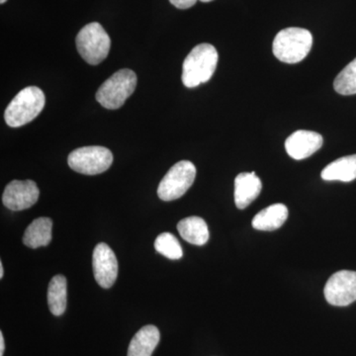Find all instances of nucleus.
Listing matches in <instances>:
<instances>
[{
	"instance_id": "7ed1b4c3",
	"label": "nucleus",
	"mask_w": 356,
	"mask_h": 356,
	"mask_svg": "<svg viewBox=\"0 0 356 356\" xmlns=\"http://www.w3.org/2000/svg\"><path fill=\"white\" fill-rule=\"evenodd\" d=\"M313 35L303 28L290 27L281 30L273 44L274 56L286 64H297L310 53Z\"/></svg>"
},
{
	"instance_id": "39448f33",
	"label": "nucleus",
	"mask_w": 356,
	"mask_h": 356,
	"mask_svg": "<svg viewBox=\"0 0 356 356\" xmlns=\"http://www.w3.org/2000/svg\"><path fill=\"white\" fill-rule=\"evenodd\" d=\"M76 43L81 57L91 65L102 63L108 56L111 47L109 35L97 22L84 26L77 34Z\"/></svg>"
},
{
	"instance_id": "9d476101",
	"label": "nucleus",
	"mask_w": 356,
	"mask_h": 356,
	"mask_svg": "<svg viewBox=\"0 0 356 356\" xmlns=\"http://www.w3.org/2000/svg\"><path fill=\"white\" fill-rule=\"evenodd\" d=\"M93 273L96 282L105 289L113 286L118 275V261L108 245L98 243L93 250Z\"/></svg>"
},
{
	"instance_id": "20e7f679",
	"label": "nucleus",
	"mask_w": 356,
	"mask_h": 356,
	"mask_svg": "<svg viewBox=\"0 0 356 356\" xmlns=\"http://www.w3.org/2000/svg\"><path fill=\"white\" fill-rule=\"evenodd\" d=\"M137 86V76L133 70L124 69L115 72L96 92V100L104 108L115 110L123 106Z\"/></svg>"
},
{
	"instance_id": "b1692460",
	"label": "nucleus",
	"mask_w": 356,
	"mask_h": 356,
	"mask_svg": "<svg viewBox=\"0 0 356 356\" xmlns=\"http://www.w3.org/2000/svg\"><path fill=\"white\" fill-rule=\"evenodd\" d=\"M200 1H202V2H210V1H213V0H200Z\"/></svg>"
},
{
	"instance_id": "4468645a",
	"label": "nucleus",
	"mask_w": 356,
	"mask_h": 356,
	"mask_svg": "<svg viewBox=\"0 0 356 356\" xmlns=\"http://www.w3.org/2000/svg\"><path fill=\"white\" fill-rule=\"evenodd\" d=\"M288 214L289 212L284 204H273L255 215L252 227L259 231H274L283 226Z\"/></svg>"
},
{
	"instance_id": "5701e85b",
	"label": "nucleus",
	"mask_w": 356,
	"mask_h": 356,
	"mask_svg": "<svg viewBox=\"0 0 356 356\" xmlns=\"http://www.w3.org/2000/svg\"><path fill=\"white\" fill-rule=\"evenodd\" d=\"M3 273H4L3 264H2V262H0V278L3 277Z\"/></svg>"
},
{
	"instance_id": "393cba45",
	"label": "nucleus",
	"mask_w": 356,
	"mask_h": 356,
	"mask_svg": "<svg viewBox=\"0 0 356 356\" xmlns=\"http://www.w3.org/2000/svg\"><path fill=\"white\" fill-rule=\"evenodd\" d=\"M7 0H0V3L3 4L4 2H6Z\"/></svg>"
},
{
	"instance_id": "4be33fe9",
	"label": "nucleus",
	"mask_w": 356,
	"mask_h": 356,
	"mask_svg": "<svg viewBox=\"0 0 356 356\" xmlns=\"http://www.w3.org/2000/svg\"><path fill=\"white\" fill-rule=\"evenodd\" d=\"M6 344H4V337L2 332H0V356H3Z\"/></svg>"
},
{
	"instance_id": "a211bd4d",
	"label": "nucleus",
	"mask_w": 356,
	"mask_h": 356,
	"mask_svg": "<svg viewBox=\"0 0 356 356\" xmlns=\"http://www.w3.org/2000/svg\"><path fill=\"white\" fill-rule=\"evenodd\" d=\"M67 283L64 275L51 278L48 288V305L54 316H62L67 309Z\"/></svg>"
},
{
	"instance_id": "aec40b11",
	"label": "nucleus",
	"mask_w": 356,
	"mask_h": 356,
	"mask_svg": "<svg viewBox=\"0 0 356 356\" xmlns=\"http://www.w3.org/2000/svg\"><path fill=\"white\" fill-rule=\"evenodd\" d=\"M154 248L159 254L172 261H177L184 255L181 245L177 238L170 233L161 234L154 241Z\"/></svg>"
},
{
	"instance_id": "6e6552de",
	"label": "nucleus",
	"mask_w": 356,
	"mask_h": 356,
	"mask_svg": "<svg viewBox=\"0 0 356 356\" xmlns=\"http://www.w3.org/2000/svg\"><path fill=\"white\" fill-rule=\"evenodd\" d=\"M325 297L332 306L344 307L356 301V273L350 270L337 271L332 274L325 284Z\"/></svg>"
},
{
	"instance_id": "412c9836",
	"label": "nucleus",
	"mask_w": 356,
	"mask_h": 356,
	"mask_svg": "<svg viewBox=\"0 0 356 356\" xmlns=\"http://www.w3.org/2000/svg\"><path fill=\"white\" fill-rule=\"evenodd\" d=\"M172 6L179 9H188L191 7L195 6L197 0H170Z\"/></svg>"
},
{
	"instance_id": "ddd939ff",
	"label": "nucleus",
	"mask_w": 356,
	"mask_h": 356,
	"mask_svg": "<svg viewBox=\"0 0 356 356\" xmlns=\"http://www.w3.org/2000/svg\"><path fill=\"white\" fill-rule=\"evenodd\" d=\"M161 334L153 325L143 327L134 336L128 348V356H152L159 343Z\"/></svg>"
},
{
	"instance_id": "f03ea898",
	"label": "nucleus",
	"mask_w": 356,
	"mask_h": 356,
	"mask_svg": "<svg viewBox=\"0 0 356 356\" xmlns=\"http://www.w3.org/2000/svg\"><path fill=\"white\" fill-rule=\"evenodd\" d=\"M46 104L43 90L37 86H28L11 100L4 113V119L9 127H22L34 120Z\"/></svg>"
},
{
	"instance_id": "423d86ee",
	"label": "nucleus",
	"mask_w": 356,
	"mask_h": 356,
	"mask_svg": "<svg viewBox=\"0 0 356 356\" xmlns=\"http://www.w3.org/2000/svg\"><path fill=\"white\" fill-rule=\"evenodd\" d=\"M70 168L86 175H96L106 172L113 163V154L107 147L90 146L79 147L67 158Z\"/></svg>"
},
{
	"instance_id": "1a4fd4ad",
	"label": "nucleus",
	"mask_w": 356,
	"mask_h": 356,
	"mask_svg": "<svg viewBox=\"0 0 356 356\" xmlns=\"http://www.w3.org/2000/svg\"><path fill=\"white\" fill-rule=\"evenodd\" d=\"M39 195L38 186L33 180H13L4 189L2 202L9 210L22 211L36 204Z\"/></svg>"
},
{
	"instance_id": "f3484780",
	"label": "nucleus",
	"mask_w": 356,
	"mask_h": 356,
	"mask_svg": "<svg viewBox=\"0 0 356 356\" xmlns=\"http://www.w3.org/2000/svg\"><path fill=\"white\" fill-rule=\"evenodd\" d=\"M179 235L184 240L195 245H204L209 240V229L202 218H185L177 224Z\"/></svg>"
},
{
	"instance_id": "f8f14e48",
	"label": "nucleus",
	"mask_w": 356,
	"mask_h": 356,
	"mask_svg": "<svg viewBox=\"0 0 356 356\" xmlns=\"http://www.w3.org/2000/svg\"><path fill=\"white\" fill-rule=\"evenodd\" d=\"M262 184L254 172L240 173L235 179V203L238 209H245L261 194Z\"/></svg>"
},
{
	"instance_id": "0eeeda50",
	"label": "nucleus",
	"mask_w": 356,
	"mask_h": 356,
	"mask_svg": "<svg viewBox=\"0 0 356 356\" xmlns=\"http://www.w3.org/2000/svg\"><path fill=\"white\" fill-rule=\"evenodd\" d=\"M196 168L191 161H178L168 170L159 185L158 195L163 201L182 197L193 184Z\"/></svg>"
},
{
	"instance_id": "9b49d317",
	"label": "nucleus",
	"mask_w": 356,
	"mask_h": 356,
	"mask_svg": "<svg viewBox=\"0 0 356 356\" xmlns=\"http://www.w3.org/2000/svg\"><path fill=\"white\" fill-rule=\"evenodd\" d=\"M322 136L313 131L298 130L287 138L285 149L292 159L301 161L309 158L323 146Z\"/></svg>"
},
{
	"instance_id": "dca6fc26",
	"label": "nucleus",
	"mask_w": 356,
	"mask_h": 356,
	"mask_svg": "<svg viewBox=\"0 0 356 356\" xmlns=\"http://www.w3.org/2000/svg\"><path fill=\"white\" fill-rule=\"evenodd\" d=\"M321 177L325 181L350 182L356 179V154L332 161L323 170Z\"/></svg>"
},
{
	"instance_id": "f257e3e1",
	"label": "nucleus",
	"mask_w": 356,
	"mask_h": 356,
	"mask_svg": "<svg viewBox=\"0 0 356 356\" xmlns=\"http://www.w3.org/2000/svg\"><path fill=\"white\" fill-rule=\"evenodd\" d=\"M219 55L214 46L200 44L194 47L182 65V83L193 88L207 83L216 70Z\"/></svg>"
},
{
	"instance_id": "6ab92c4d",
	"label": "nucleus",
	"mask_w": 356,
	"mask_h": 356,
	"mask_svg": "<svg viewBox=\"0 0 356 356\" xmlns=\"http://www.w3.org/2000/svg\"><path fill=\"white\" fill-rule=\"evenodd\" d=\"M334 88L339 95H356V58L337 74Z\"/></svg>"
},
{
	"instance_id": "2eb2a0df",
	"label": "nucleus",
	"mask_w": 356,
	"mask_h": 356,
	"mask_svg": "<svg viewBox=\"0 0 356 356\" xmlns=\"http://www.w3.org/2000/svg\"><path fill=\"white\" fill-rule=\"evenodd\" d=\"M51 228L53 221L50 218L41 217L34 220L26 229L23 243L31 248L47 247L51 241Z\"/></svg>"
}]
</instances>
